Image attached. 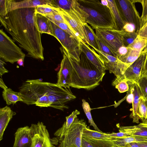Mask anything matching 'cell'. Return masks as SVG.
I'll use <instances>...</instances> for the list:
<instances>
[{
    "label": "cell",
    "instance_id": "6da1fadb",
    "mask_svg": "<svg viewBox=\"0 0 147 147\" xmlns=\"http://www.w3.org/2000/svg\"><path fill=\"white\" fill-rule=\"evenodd\" d=\"M35 7L17 9L0 16V22L28 56L43 61L44 48L36 18Z\"/></svg>",
    "mask_w": 147,
    "mask_h": 147
},
{
    "label": "cell",
    "instance_id": "7a4b0ae2",
    "mask_svg": "<svg viewBox=\"0 0 147 147\" xmlns=\"http://www.w3.org/2000/svg\"><path fill=\"white\" fill-rule=\"evenodd\" d=\"M66 52L72 66L70 87L90 90L98 86L102 81L105 71L98 69L82 52L79 61L70 57Z\"/></svg>",
    "mask_w": 147,
    "mask_h": 147
},
{
    "label": "cell",
    "instance_id": "3957f363",
    "mask_svg": "<svg viewBox=\"0 0 147 147\" xmlns=\"http://www.w3.org/2000/svg\"><path fill=\"white\" fill-rule=\"evenodd\" d=\"M85 13L86 22L94 29L109 28L116 30L113 16L109 8L98 0H77Z\"/></svg>",
    "mask_w": 147,
    "mask_h": 147
},
{
    "label": "cell",
    "instance_id": "277c9868",
    "mask_svg": "<svg viewBox=\"0 0 147 147\" xmlns=\"http://www.w3.org/2000/svg\"><path fill=\"white\" fill-rule=\"evenodd\" d=\"M58 12L66 24L79 38L86 44V38L84 26L86 23L85 13L80 8L77 0H73L71 8L69 11L58 8Z\"/></svg>",
    "mask_w": 147,
    "mask_h": 147
},
{
    "label": "cell",
    "instance_id": "5b68a950",
    "mask_svg": "<svg viewBox=\"0 0 147 147\" xmlns=\"http://www.w3.org/2000/svg\"><path fill=\"white\" fill-rule=\"evenodd\" d=\"M50 23L53 36L59 42L68 54L77 61H80L82 52L80 41L64 31L51 22Z\"/></svg>",
    "mask_w": 147,
    "mask_h": 147
},
{
    "label": "cell",
    "instance_id": "8992f818",
    "mask_svg": "<svg viewBox=\"0 0 147 147\" xmlns=\"http://www.w3.org/2000/svg\"><path fill=\"white\" fill-rule=\"evenodd\" d=\"M25 54L3 30H0V57L12 64L20 59L24 60Z\"/></svg>",
    "mask_w": 147,
    "mask_h": 147
},
{
    "label": "cell",
    "instance_id": "52a82bcc",
    "mask_svg": "<svg viewBox=\"0 0 147 147\" xmlns=\"http://www.w3.org/2000/svg\"><path fill=\"white\" fill-rule=\"evenodd\" d=\"M86 127L84 120L76 118L58 147H82L83 133Z\"/></svg>",
    "mask_w": 147,
    "mask_h": 147
},
{
    "label": "cell",
    "instance_id": "ba28073f",
    "mask_svg": "<svg viewBox=\"0 0 147 147\" xmlns=\"http://www.w3.org/2000/svg\"><path fill=\"white\" fill-rule=\"evenodd\" d=\"M116 1L124 22L134 24L137 33L140 29V17L135 6V0H117Z\"/></svg>",
    "mask_w": 147,
    "mask_h": 147
},
{
    "label": "cell",
    "instance_id": "9c48e42d",
    "mask_svg": "<svg viewBox=\"0 0 147 147\" xmlns=\"http://www.w3.org/2000/svg\"><path fill=\"white\" fill-rule=\"evenodd\" d=\"M94 50L103 60L107 69L116 77L112 83L124 79V74L129 65L123 62L117 57L107 54L97 49Z\"/></svg>",
    "mask_w": 147,
    "mask_h": 147
},
{
    "label": "cell",
    "instance_id": "30bf717a",
    "mask_svg": "<svg viewBox=\"0 0 147 147\" xmlns=\"http://www.w3.org/2000/svg\"><path fill=\"white\" fill-rule=\"evenodd\" d=\"M52 0H25L16 1L13 0H0V16L18 9L35 7L44 4L51 6Z\"/></svg>",
    "mask_w": 147,
    "mask_h": 147
},
{
    "label": "cell",
    "instance_id": "8fae6325",
    "mask_svg": "<svg viewBox=\"0 0 147 147\" xmlns=\"http://www.w3.org/2000/svg\"><path fill=\"white\" fill-rule=\"evenodd\" d=\"M95 30L96 34L98 38L109 47L117 55L119 49L124 46L122 37L117 30L102 28H97Z\"/></svg>",
    "mask_w": 147,
    "mask_h": 147
},
{
    "label": "cell",
    "instance_id": "7c38bea8",
    "mask_svg": "<svg viewBox=\"0 0 147 147\" xmlns=\"http://www.w3.org/2000/svg\"><path fill=\"white\" fill-rule=\"evenodd\" d=\"M32 142L30 147H53L48 130L42 122L32 124Z\"/></svg>",
    "mask_w": 147,
    "mask_h": 147
},
{
    "label": "cell",
    "instance_id": "4fadbf2b",
    "mask_svg": "<svg viewBox=\"0 0 147 147\" xmlns=\"http://www.w3.org/2000/svg\"><path fill=\"white\" fill-rule=\"evenodd\" d=\"M61 51L63 53V58L59 70L57 74V85L65 88L69 89L72 65L65 50L62 47Z\"/></svg>",
    "mask_w": 147,
    "mask_h": 147
},
{
    "label": "cell",
    "instance_id": "5bb4252c",
    "mask_svg": "<svg viewBox=\"0 0 147 147\" xmlns=\"http://www.w3.org/2000/svg\"><path fill=\"white\" fill-rule=\"evenodd\" d=\"M146 55L142 51L138 58L127 69L124 74V79L137 83L140 80L145 58Z\"/></svg>",
    "mask_w": 147,
    "mask_h": 147
},
{
    "label": "cell",
    "instance_id": "9a60e30c",
    "mask_svg": "<svg viewBox=\"0 0 147 147\" xmlns=\"http://www.w3.org/2000/svg\"><path fill=\"white\" fill-rule=\"evenodd\" d=\"M15 136L13 147H30L32 137V127L27 126L18 128Z\"/></svg>",
    "mask_w": 147,
    "mask_h": 147
},
{
    "label": "cell",
    "instance_id": "2e32d148",
    "mask_svg": "<svg viewBox=\"0 0 147 147\" xmlns=\"http://www.w3.org/2000/svg\"><path fill=\"white\" fill-rule=\"evenodd\" d=\"M80 45L81 51L92 64L101 71L107 70L103 60L93 48L82 41H80Z\"/></svg>",
    "mask_w": 147,
    "mask_h": 147
},
{
    "label": "cell",
    "instance_id": "e0dca14e",
    "mask_svg": "<svg viewBox=\"0 0 147 147\" xmlns=\"http://www.w3.org/2000/svg\"><path fill=\"white\" fill-rule=\"evenodd\" d=\"M117 127L119 131L125 132L129 135L147 138V122H142L136 125Z\"/></svg>",
    "mask_w": 147,
    "mask_h": 147
},
{
    "label": "cell",
    "instance_id": "ac0fdd59",
    "mask_svg": "<svg viewBox=\"0 0 147 147\" xmlns=\"http://www.w3.org/2000/svg\"><path fill=\"white\" fill-rule=\"evenodd\" d=\"M16 113L6 106L0 109V141L3 139L4 131L13 117Z\"/></svg>",
    "mask_w": 147,
    "mask_h": 147
},
{
    "label": "cell",
    "instance_id": "d6986e66",
    "mask_svg": "<svg viewBox=\"0 0 147 147\" xmlns=\"http://www.w3.org/2000/svg\"><path fill=\"white\" fill-rule=\"evenodd\" d=\"M108 7L110 10L114 19L116 30H121L126 23L123 19L118 7L116 0H107Z\"/></svg>",
    "mask_w": 147,
    "mask_h": 147
},
{
    "label": "cell",
    "instance_id": "ffe728a7",
    "mask_svg": "<svg viewBox=\"0 0 147 147\" xmlns=\"http://www.w3.org/2000/svg\"><path fill=\"white\" fill-rule=\"evenodd\" d=\"M132 88L134 99L132 103V112L130 117L133 119V122L139 123V120L137 113L140 99L142 96L140 90L137 83H132Z\"/></svg>",
    "mask_w": 147,
    "mask_h": 147
},
{
    "label": "cell",
    "instance_id": "44dd1931",
    "mask_svg": "<svg viewBox=\"0 0 147 147\" xmlns=\"http://www.w3.org/2000/svg\"><path fill=\"white\" fill-rule=\"evenodd\" d=\"M114 146L112 140H99L82 136V147H113Z\"/></svg>",
    "mask_w": 147,
    "mask_h": 147
},
{
    "label": "cell",
    "instance_id": "7402d4cb",
    "mask_svg": "<svg viewBox=\"0 0 147 147\" xmlns=\"http://www.w3.org/2000/svg\"><path fill=\"white\" fill-rule=\"evenodd\" d=\"M80 114V112L76 109L69 115L66 117V121L64 123L62 127L55 132L54 134L55 136L59 137L60 139H63L67 133L75 119L77 117V115Z\"/></svg>",
    "mask_w": 147,
    "mask_h": 147
},
{
    "label": "cell",
    "instance_id": "603a6c76",
    "mask_svg": "<svg viewBox=\"0 0 147 147\" xmlns=\"http://www.w3.org/2000/svg\"><path fill=\"white\" fill-rule=\"evenodd\" d=\"M36 23L40 32L46 33L53 36L50 20L45 16L35 13Z\"/></svg>",
    "mask_w": 147,
    "mask_h": 147
},
{
    "label": "cell",
    "instance_id": "cb8c5ba5",
    "mask_svg": "<svg viewBox=\"0 0 147 147\" xmlns=\"http://www.w3.org/2000/svg\"><path fill=\"white\" fill-rule=\"evenodd\" d=\"M112 140L115 146H123L127 144L133 142H147V138L130 135L122 137L115 138Z\"/></svg>",
    "mask_w": 147,
    "mask_h": 147
},
{
    "label": "cell",
    "instance_id": "d4e9b609",
    "mask_svg": "<svg viewBox=\"0 0 147 147\" xmlns=\"http://www.w3.org/2000/svg\"><path fill=\"white\" fill-rule=\"evenodd\" d=\"M86 38V44L94 49L99 50L98 38L91 28L86 22L84 26Z\"/></svg>",
    "mask_w": 147,
    "mask_h": 147
},
{
    "label": "cell",
    "instance_id": "484cf974",
    "mask_svg": "<svg viewBox=\"0 0 147 147\" xmlns=\"http://www.w3.org/2000/svg\"><path fill=\"white\" fill-rule=\"evenodd\" d=\"M2 96L7 105H14L19 101L22 102L23 100L20 92L13 91L10 88L3 90Z\"/></svg>",
    "mask_w": 147,
    "mask_h": 147
},
{
    "label": "cell",
    "instance_id": "4316f807",
    "mask_svg": "<svg viewBox=\"0 0 147 147\" xmlns=\"http://www.w3.org/2000/svg\"><path fill=\"white\" fill-rule=\"evenodd\" d=\"M82 136L89 138L99 140H113L115 138L110 136L108 134L99 132L97 131L89 129L88 127H86L83 131Z\"/></svg>",
    "mask_w": 147,
    "mask_h": 147
},
{
    "label": "cell",
    "instance_id": "83f0119b",
    "mask_svg": "<svg viewBox=\"0 0 147 147\" xmlns=\"http://www.w3.org/2000/svg\"><path fill=\"white\" fill-rule=\"evenodd\" d=\"M128 48L127 53L119 59L123 62L130 65L138 58L142 52Z\"/></svg>",
    "mask_w": 147,
    "mask_h": 147
},
{
    "label": "cell",
    "instance_id": "f1b7e54d",
    "mask_svg": "<svg viewBox=\"0 0 147 147\" xmlns=\"http://www.w3.org/2000/svg\"><path fill=\"white\" fill-rule=\"evenodd\" d=\"M137 113L139 120L142 123L147 122V100L142 97L140 99Z\"/></svg>",
    "mask_w": 147,
    "mask_h": 147
},
{
    "label": "cell",
    "instance_id": "f546056e",
    "mask_svg": "<svg viewBox=\"0 0 147 147\" xmlns=\"http://www.w3.org/2000/svg\"><path fill=\"white\" fill-rule=\"evenodd\" d=\"M117 31L122 37L124 46L126 47L132 43L138 36L136 32H128L123 30H117Z\"/></svg>",
    "mask_w": 147,
    "mask_h": 147
},
{
    "label": "cell",
    "instance_id": "4dcf8cb0",
    "mask_svg": "<svg viewBox=\"0 0 147 147\" xmlns=\"http://www.w3.org/2000/svg\"><path fill=\"white\" fill-rule=\"evenodd\" d=\"M147 46V39L138 36L133 42L127 47L141 52Z\"/></svg>",
    "mask_w": 147,
    "mask_h": 147
},
{
    "label": "cell",
    "instance_id": "1f68e13d",
    "mask_svg": "<svg viewBox=\"0 0 147 147\" xmlns=\"http://www.w3.org/2000/svg\"><path fill=\"white\" fill-rule=\"evenodd\" d=\"M82 107L84 111L88 120L90 125L92 126L97 131L102 133L97 127L94 123L92 117L91 111L92 109L90 108L89 103L84 99L82 100Z\"/></svg>",
    "mask_w": 147,
    "mask_h": 147
},
{
    "label": "cell",
    "instance_id": "d6a6232c",
    "mask_svg": "<svg viewBox=\"0 0 147 147\" xmlns=\"http://www.w3.org/2000/svg\"><path fill=\"white\" fill-rule=\"evenodd\" d=\"M35 13L45 16L52 13L58 11V8L52 7L49 4L38 5L35 7Z\"/></svg>",
    "mask_w": 147,
    "mask_h": 147
},
{
    "label": "cell",
    "instance_id": "836d02e7",
    "mask_svg": "<svg viewBox=\"0 0 147 147\" xmlns=\"http://www.w3.org/2000/svg\"><path fill=\"white\" fill-rule=\"evenodd\" d=\"M73 0H52L51 6L65 11H69L71 8Z\"/></svg>",
    "mask_w": 147,
    "mask_h": 147
},
{
    "label": "cell",
    "instance_id": "e575fe53",
    "mask_svg": "<svg viewBox=\"0 0 147 147\" xmlns=\"http://www.w3.org/2000/svg\"><path fill=\"white\" fill-rule=\"evenodd\" d=\"M137 84L140 90L142 97L147 100V74H141Z\"/></svg>",
    "mask_w": 147,
    "mask_h": 147
},
{
    "label": "cell",
    "instance_id": "d590c367",
    "mask_svg": "<svg viewBox=\"0 0 147 147\" xmlns=\"http://www.w3.org/2000/svg\"><path fill=\"white\" fill-rule=\"evenodd\" d=\"M142 7V11L140 17V28L147 22V0H138Z\"/></svg>",
    "mask_w": 147,
    "mask_h": 147
},
{
    "label": "cell",
    "instance_id": "8d00e7d4",
    "mask_svg": "<svg viewBox=\"0 0 147 147\" xmlns=\"http://www.w3.org/2000/svg\"><path fill=\"white\" fill-rule=\"evenodd\" d=\"M127 82L129 84V89L127 91V94L123 98L113 105L115 107H117L121 102L125 99L128 103H132L134 99V94L132 88V84L133 83L129 81H127Z\"/></svg>",
    "mask_w": 147,
    "mask_h": 147
},
{
    "label": "cell",
    "instance_id": "74e56055",
    "mask_svg": "<svg viewBox=\"0 0 147 147\" xmlns=\"http://www.w3.org/2000/svg\"><path fill=\"white\" fill-rule=\"evenodd\" d=\"M113 86H115L120 93L127 91L129 89V84L127 81L124 79L116 83L112 84Z\"/></svg>",
    "mask_w": 147,
    "mask_h": 147
},
{
    "label": "cell",
    "instance_id": "f35d334b",
    "mask_svg": "<svg viewBox=\"0 0 147 147\" xmlns=\"http://www.w3.org/2000/svg\"><path fill=\"white\" fill-rule=\"evenodd\" d=\"M49 19L56 25L60 28L68 33L73 37L79 40L78 38L66 24L64 23L57 22L51 19Z\"/></svg>",
    "mask_w": 147,
    "mask_h": 147
},
{
    "label": "cell",
    "instance_id": "ab89813d",
    "mask_svg": "<svg viewBox=\"0 0 147 147\" xmlns=\"http://www.w3.org/2000/svg\"><path fill=\"white\" fill-rule=\"evenodd\" d=\"M98 41L100 51L109 55L117 57L116 54L109 47L98 38Z\"/></svg>",
    "mask_w": 147,
    "mask_h": 147
},
{
    "label": "cell",
    "instance_id": "60d3db41",
    "mask_svg": "<svg viewBox=\"0 0 147 147\" xmlns=\"http://www.w3.org/2000/svg\"><path fill=\"white\" fill-rule=\"evenodd\" d=\"M45 16L48 19H51L57 22L65 23L63 18L58 11L52 13Z\"/></svg>",
    "mask_w": 147,
    "mask_h": 147
},
{
    "label": "cell",
    "instance_id": "b9f144b4",
    "mask_svg": "<svg viewBox=\"0 0 147 147\" xmlns=\"http://www.w3.org/2000/svg\"><path fill=\"white\" fill-rule=\"evenodd\" d=\"M137 33L138 36L147 39V22L140 29Z\"/></svg>",
    "mask_w": 147,
    "mask_h": 147
},
{
    "label": "cell",
    "instance_id": "7bdbcfd3",
    "mask_svg": "<svg viewBox=\"0 0 147 147\" xmlns=\"http://www.w3.org/2000/svg\"><path fill=\"white\" fill-rule=\"evenodd\" d=\"M123 30L126 32L129 33L136 32L135 26L133 24L127 22L125 24L123 28Z\"/></svg>",
    "mask_w": 147,
    "mask_h": 147
},
{
    "label": "cell",
    "instance_id": "ee69618b",
    "mask_svg": "<svg viewBox=\"0 0 147 147\" xmlns=\"http://www.w3.org/2000/svg\"><path fill=\"white\" fill-rule=\"evenodd\" d=\"M128 48L124 46L120 47L118 49L117 53V57L119 59L125 55L128 51Z\"/></svg>",
    "mask_w": 147,
    "mask_h": 147
},
{
    "label": "cell",
    "instance_id": "f6af8a7d",
    "mask_svg": "<svg viewBox=\"0 0 147 147\" xmlns=\"http://www.w3.org/2000/svg\"><path fill=\"white\" fill-rule=\"evenodd\" d=\"M143 51L145 53L146 57L141 71V75L144 74H147V46Z\"/></svg>",
    "mask_w": 147,
    "mask_h": 147
},
{
    "label": "cell",
    "instance_id": "bcb514c9",
    "mask_svg": "<svg viewBox=\"0 0 147 147\" xmlns=\"http://www.w3.org/2000/svg\"><path fill=\"white\" fill-rule=\"evenodd\" d=\"M111 136L114 138L130 136L128 134L121 131H119L117 133H113L111 134H109Z\"/></svg>",
    "mask_w": 147,
    "mask_h": 147
},
{
    "label": "cell",
    "instance_id": "7dc6e473",
    "mask_svg": "<svg viewBox=\"0 0 147 147\" xmlns=\"http://www.w3.org/2000/svg\"><path fill=\"white\" fill-rule=\"evenodd\" d=\"M6 64L5 62L1 59L0 60V76H2L6 73L8 72L9 71L5 67L4 65Z\"/></svg>",
    "mask_w": 147,
    "mask_h": 147
},
{
    "label": "cell",
    "instance_id": "c3c4849f",
    "mask_svg": "<svg viewBox=\"0 0 147 147\" xmlns=\"http://www.w3.org/2000/svg\"><path fill=\"white\" fill-rule=\"evenodd\" d=\"M0 86L3 89V90L6 89L7 88V87L5 85V83H4L2 78L1 76H0Z\"/></svg>",
    "mask_w": 147,
    "mask_h": 147
},
{
    "label": "cell",
    "instance_id": "681fc988",
    "mask_svg": "<svg viewBox=\"0 0 147 147\" xmlns=\"http://www.w3.org/2000/svg\"><path fill=\"white\" fill-rule=\"evenodd\" d=\"M138 147H147V142H138Z\"/></svg>",
    "mask_w": 147,
    "mask_h": 147
},
{
    "label": "cell",
    "instance_id": "f907efd6",
    "mask_svg": "<svg viewBox=\"0 0 147 147\" xmlns=\"http://www.w3.org/2000/svg\"><path fill=\"white\" fill-rule=\"evenodd\" d=\"M101 3L104 6L108 7L109 3L107 0H102L100 1Z\"/></svg>",
    "mask_w": 147,
    "mask_h": 147
},
{
    "label": "cell",
    "instance_id": "816d5d0a",
    "mask_svg": "<svg viewBox=\"0 0 147 147\" xmlns=\"http://www.w3.org/2000/svg\"><path fill=\"white\" fill-rule=\"evenodd\" d=\"M24 61L22 59H20L17 62V63L20 66H23Z\"/></svg>",
    "mask_w": 147,
    "mask_h": 147
},
{
    "label": "cell",
    "instance_id": "f5cc1de1",
    "mask_svg": "<svg viewBox=\"0 0 147 147\" xmlns=\"http://www.w3.org/2000/svg\"><path fill=\"white\" fill-rule=\"evenodd\" d=\"M113 147H123L119 146H113Z\"/></svg>",
    "mask_w": 147,
    "mask_h": 147
}]
</instances>
